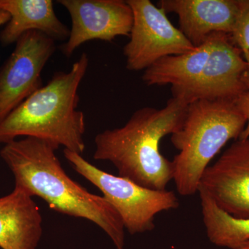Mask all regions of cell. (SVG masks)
Instances as JSON below:
<instances>
[{"mask_svg":"<svg viewBox=\"0 0 249 249\" xmlns=\"http://www.w3.org/2000/svg\"><path fill=\"white\" fill-rule=\"evenodd\" d=\"M200 196L203 222L211 243L221 248L236 249L249 240V218L237 219L224 212L204 192Z\"/></svg>","mask_w":249,"mask_h":249,"instance_id":"15","label":"cell"},{"mask_svg":"<svg viewBox=\"0 0 249 249\" xmlns=\"http://www.w3.org/2000/svg\"><path fill=\"white\" fill-rule=\"evenodd\" d=\"M239 1L240 9L230 36L247 62V83L249 90V0Z\"/></svg>","mask_w":249,"mask_h":249,"instance_id":"16","label":"cell"},{"mask_svg":"<svg viewBox=\"0 0 249 249\" xmlns=\"http://www.w3.org/2000/svg\"><path fill=\"white\" fill-rule=\"evenodd\" d=\"M157 6L178 16L179 30L195 47L213 34L230 35L239 9V0H160Z\"/></svg>","mask_w":249,"mask_h":249,"instance_id":"11","label":"cell"},{"mask_svg":"<svg viewBox=\"0 0 249 249\" xmlns=\"http://www.w3.org/2000/svg\"><path fill=\"white\" fill-rule=\"evenodd\" d=\"M235 103L247 119V124L239 139L249 138V90L241 95Z\"/></svg>","mask_w":249,"mask_h":249,"instance_id":"17","label":"cell"},{"mask_svg":"<svg viewBox=\"0 0 249 249\" xmlns=\"http://www.w3.org/2000/svg\"><path fill=\"white\" fill-rule=\"evenodd\" d=\"M236 249H249V240L242 244V245H240Z\"/></svg>","mask_w":249,"mask_h":249,"instance_id":"19","label":"cell"},{"mask_svg":"<svg viewBox=\"0 0 249 249\" xmlns=\"http://www.w3.org/2000/svg\"><path fill=\"white\" fill-rule=\"evenodd\" d=\"M0 9L10 16L0 33L3 45L17 42L31 31H40L55 41L69 38L70 30L57 17L52 0H0Z\"/></svg>","mask_w":249,"mask_h":249,"instance_id":"13","label":"cell"},{"mask_svg":"<svg viewBox=\"0 0 249 249\" xmlns=\"http://www.w3.org/2000/svg\"><path fill=\"white\" fill-rule=\"evenodd\" d=\"M127 3L133 14L130 39L124 48L129 71H145L160 58L196 48L164 11L150 0H127Z\"/></svg>","mask_w":249,"mask_h":249,"instance_id":"6","label":"cell"},{"mask_svg":"<svg viewBox=\"0 0 249 249\" xmlns=\"http://www.w3.org/2000/svg\"><path fill=\"white\" fill-rule=\"evenodd\" d=\"M246 124L235 101L199 100L188 104L182 124L170 138L178 151L172 161L178 194L197 193L211 160L228 142L240 138Z\"/></svg>","mask_w":249,"mask_h":249,"instance_id":"4","label":"cell"},{"mask_svg":"<svg viewBox=\"0 0 249 249\" xmlns=\"http://www.w3.org/2000/svg\"><path fill=\"white\" fill-rule=\"evenodd\" d=\"M9 14L6 13V11L0 9V27L5 25L6 23L9 22Z\"/></svg>","mask_w":249,"mask_h":249,"instance_id":"18","label":"cell"},{"mask_svg":"<svg viewBox=\"0 0 249 249\" xmlns=\"http://www.w3.org/2000/svg\"><path fill=\"white\" fill-rule=\"evenodd\" d=\"M199 191L232 217L249 218V138L235 140L206 168Z\"/></svg>","mask_w":249,"mask_h":249,"instance_id":"10","label":"cell"},{"mask_svg":"<svg viewBox=\"0 0 249 249\" xmlns=\"http://www.w3.org/2000/svg\"><path fill=\"white\" fill-rule=\"evenodd\" d=\"M32 197L18 188L0 197L1 249H37L42 235V218Z\"/></svg>","mask_w":249,"mask_h":249,"instance_id":"12","label":"cell"},{"mask_svg":"<svg viewBox=\"0 0 249 249\" xmlns=\"http://www.w3.org/2000/svg\"><path fill=\"white\" fill-rule=\"evenodd\" d=\"M188 106L173 96L160 109H139L122 127L96 135L93 158L111 162L119 176L139 186L165 191L173 180V164L160 153V143L179 128Z\"/></svg>","mask_w":249,"mask_h":249,"instance_id":"2","label":"cell"},{"mask_svg":"<svg viewBox=\"0 0 249 249\" xmlns=\"http://www.w3.org/2000/svg\"><path fill=\"white\" fill-rule=\"evenodd\" d=\"M58 147L34 137L5 144L0 156L15 178V188L38 196L60 213L91 221L107 233L116 249H124V227L104 197L91 194L72 180L55 155Z\"/></svg>","mask_w":249,"mask_h":249,"instance_id":"1","label":"cell"},{"mask_svg":"<svg viewBox=\"0 0 249 249\" xmlns=\"http://www.w3.org/2000/svg\"><path fill=\"white\" fill-rule=\"evenodd\" d=\"M212 36L191 52L168 55L155 62L144 71L142 77L144 83L148 86L169 85L171 90L183 89L193 84L209 58Z\"/></svg>","mask_w":249,"mask_h":249,"instance_id":"14","label":"cell"},{"mask_svg":"<svg viewBox=\"0 0 249 249\" xmlns=\"http://www.w3.org/2000/svg\"><path fill=\"white\" fill-rule=\"evenodd\" d=\"M63 152L73 169L102 192L131 235L152 231L157 214L179 206V200L173 191L144 188L128 178L96 168L79 154L66 149Z\"/></svg>","mask_w":249,"mask_h":249,"instance_id":"5","label":"cell"},{"mask_svg":"<svg viewBox=\"0 0 249 249\" xmlns=\"http://www.w3.org/2000/svg\"><path fill=\"white\" fill-rule=\"evenodd\" d=\"M209 58L196 81L181 89L172 90L173 97L187 104L199 101H235L249 91L247 64L229 34H213Z\"/></svg>","mask_w":249,"mask_h":249,"instance_id":"7","label":"cell"},{"mask_svg":"<svg viewBox=\"0 0 249 249\" xmlns=\"http://www.w3.org/2000/svg\"><path fill=\"white\" fill-rule=\"evenodd\" d=\"M68 11L71 29L62 53L70 57L80 45L88 41L112 42L119 36H129L133 14L124 0H59Z\"/></svg>","mask_w":249,"mask_h":249,"instance_id":"9","label":"cell"},{"mask_svg":"<svg viewBox=\"0 0 249 249\" xmlns=\"http://www.w3.org/2000/svg\"><path fill=\"white\" fill-rule=\"evenodd\" d=\"M89 66L86 53L68 72L55 73L45 86L23 101L0 122V144L19 137L42 139L82 155L85 151V119L78 110V88Z\"/></svg>","mask_w":249,"mask_h":249,"instance_id":"3","label":"cell"},{"mask_svg":"<svg viewBox=\"0 0 249 249\" xmlns=\"http://www.w3.org/2000/svg\"><path fill=\"white\" fill-rule=\"evenodd\" d=\"M0 69V122L40 89L41 73L55 53V41L37 31L25 33Z\"/></svg>","mask_w":249,"mask_h":249,"instance_id":"8","label":"cell"}]
</instances>
